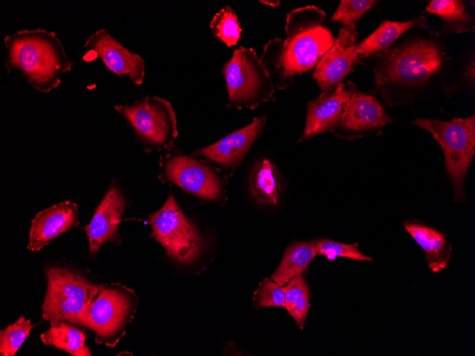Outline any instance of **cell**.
<instances>
[{"instance_id": "obj_1", "label": "cell", "mask_w": 475, "mask_h": 356, "mask_svg": "<svg viewBox=\"0 0 475 356\" xmlns=\"http://www.w3.org/2000/svg\"><path fill=\"white\" fill-rule=\"evenodd\" d=\"M4 44L7 51L6 72L18 70L40 92L48 93L57 88L61 76L71 70L73 63L53 31L41 28L18 31L6 36Z\"/></svg>"}, {"instance_id": "obj_2", "label": "cell", "mask_w": 475, "mask_h": 356, "mask_svg": "<svg viewBox=\"0 0 475 356\" xmlns=\"http://www.w3.org/2000/svg\"><path fill=\"white\" fill-rule=\"evenodd\" d=\"M378 53L373 68L378 89L423 87L440 70L444 59L437 43L425 38L396 45Z\"/></svg>"}, {"instance_id": "obj_3", "label": "cell", "mask_w": 475, "mask_h": 356, "mask_svg": "<svg viewBox=\"0 0 475 356\" xmlns=\"http://www.w3.org/2000/svg\"><path fill=\"white\" fill-rule=\"evenodd\" d=\"M334 41L330 30L321 25L284 40L269 41L260 60L276 87L285 90L296 75L316 66Z\"/></svg>"}, {"instance_id": "obj_4", "label": "cell", "mask_w": 475, "mask_h": 356, "mask_svg": "<svg viewBox=\"0 0 475 356\" xmlns=\"http://www.w3.org/2000/svg\"><path fill=\"white\" fill-rule=\"evenodd\" d=\"M412 124L429 132L441 146L444 166L454 201L466 200L464 184L475 154V115L453 118L451 121L419 118Z\"/></svg>"}, {"instance_id": "obj_5", "label": "cell", "mask_w": 475, "mask_h": 356, "mask_svg": "<svg viewBox=\"0 0 475 356\" xmlns=\"http://www.w3.org/2000/svg\"><path fill=\"white\" fill-rule=\"evenodd\" d=\"M46 276L47 288L41 305L42 318L50 324L63 321L86 328L98 285L67 268L50 266Z\"/></svg>"}, {"instance_id": "obj_6", "label": "cell", "mask_w": 475, "mask_h": 356, "mask_svg": "<svg viewBox=\"0 0 475 356\" xmlns=\"http://www.w3.org/2000/svg\"><path fill=\"white\" fill-rule=\"evenodd\" d=\"M228 107L254 109L261 102L274 100V85L264 64L253 48L240 46L223 64Z\"/></svg>"}, {"instance_id": "obj_7", "label": "cell", "mask_w": 475, "mask_h": 356, "mask_svg": "<svg viewBox=\"0 0 475 356\" xmlns=\"http://www.w3.org/2000/svg\"><path fill=\"white\" fill-rule=\"evenodd\" d=\"M98 287L86 328L95 333L96 343L114 347L133 320L139 298L133 289L121 283L102 284Z\"/></svg>"}, {"instance_id": "obj_8", "label": "cell", "mask_w": 475, "mask_h": 356, "mask_svg": "<svg viewBox=\"0 0 475 356\" xmlns=\"http://www.w3.org/2000/svg\"><path fill=\"white\" fill-rule=\"evenodd\" d=\"M114 108L131 126L146 152L173 147L178 136L177 122L169 101L146 96L132 104H117Z\"/></svg>"}, {"instance_id": "obj_9", "label": "cell", "mask_w": 475, "mask_h": 356, "mask_svg": "<svg viewBox=\"0 0 475 356\" xmlns=\"http://www.w3.org/2000/svg\"><path fill=\"white\" fill-rule=\"evenodd\" d=\"M152 237L167 255L182 263H190L199 254L201 237L185 217L172 195L164 205L149 217Z\"/></svg>"}, {"instance_id": "obj_10", "label": "cell", "mask_w": 475, "mask_h": 356, "mask_svg": "<svg viewBox=\"0 0 475 356\" xmlns=\"http://www.w3.org/2000/svg\"><path fill=\"white\" fill-rule=\"evenodd\" d=\"M392 122L375 97L356 88L344 103L338 124L331 133L348 140L378 136L383 127Z\"/></svg>"}, {"instance_id": "obj_11", "label": "cell", "mask_w": 475, "mask_h": 356, "mask_svg": "<svg viewBox=\"0 0 475 356\" xmlns=\"http://www.w3.org/2000/svg\"><path fill=\"white\" fill-rule=\"evenodd\" d=\"M164 176L183 190L205 200H217L222 194L221 183L214 170L193 156L181 153L161 157Z\"/></svg>"}, {"instance_id": "obj_12", "label": "cell", "mask_w": 475, "mask_h": 356, "mask_svg": "<svg viewBox=\"0 0 475 356\" xmlns=\"http://www.w3.org/2000/svg\"><path fill=\"white\" fill-rule=\"evenodd\" d=\"M356 24L343 26L330 49L315 66L312 77L321 91L341 82L359 62Z\"/></svg>"}, {"instance_id": "obj_13", "label": "cell", "mask_w": 475, "mask_h": 356, "mask_svg": "<svg viewBox=\"0 0 475 356\" xmlns=\"http://www.w3.org/2000/svg\"><path fill=\"white\" fill-rule=\"evenodd\" d=\"M356 88V84L351 81L341 82L321 91L316 99L309 101L306 104L305 127L297 144L326 131L331 133L338 124L344 103Z\"/></svg>"}, {"instance_id": "obj_14", "label": "cell", "mask_w": 475, "mask_h": 356, "mask_svg": "<svg viewBox=\"0 0 475 356\" xmlns=\"http://www.w3.org/2000/svg\"><path fill=\"white\" fill-rule=\"evenodd\" d=\"M84 47L95 53L110 71L119 77L127 76L136 85L142 84L145 75L144 60L124 48L108 29L98 30L90 36Z\"/></svg>"}, {"instance_id": "obj_15", "label": "cell", "mask_w": 475, "mask_h": 356, "mask_svg": "<svg viewBox=\"0 0 475 356\" xmlns=\"http://www.w3.org/2000/svg\"><path fill=\"white\" fill-rule=\"evenodd\" d=\"M125 204L122 191L112 185L96 208L92 220L85 227L89 242V254L96 257L100 248L106 242L121 243L118 227Z\"/></svg>"}, {"instance_id": "obj_16", "label": "cell", "mask_w": 475, "mask_h": 356, "mask_svg": "<svg viewBox=\"0 0 475 356\" xmlns=\"http://www.w3.org/2000/svg\"><path fill=\"white\" fill-rule=\"evenodd\" d=\"M266 124V117H255L246 126L236 130L217 142L195 151L225 169L238 166Z\"/></svg>"}, {"instance_id": "obj_17", "label": "cell", "mask_w": 475, "mask_h": 356, "mask_svg": "<svg viewBox=\"0 0 475 356\" xmlns=\"http://www.w3.org/2000/svg\"><path fill=\"white\" fill-rule=\"evenodd\" d=\"M78 207L76 203L65 201L38 212L31 222L27 249L39 251L51 239L78 227Z\"/></svg>"}, {"instance_id": "obj_18", "label": "cell", "mask_w": 475, "mask_h": 356, "mask_svg": "<svg viewBox=\"0 0 475 356\" xmlns=\"http://www.w3.org/2000/svg\"><path fill=\"white\" fill-rule=\"evenodd\" d=\"M403 226L423 249L429 269L438 272L447 266L452 247L442 232L425 224L411 221L404 222Z\"/></svg>"}, {"instance_id": "obj_19", "label": "cell", "mask_w": 475, "mask_h": 356, "mask_svg": "<svg viewBox=\"0 0 475 356\" xmlns=\"http://www.w3.org/2000/svg\"><path fill=\"white\" fill-rule=\"evenodd\" d=\"M250 192L256 202L277 205L282 190L280 175L277 166L269 159L258 161L249 177Z\"/></svg>"}, {"instance_id": "obj_20", "label": "cell", "mask_w": 475, "mask_h": 356, "mask_svg": "<svg viewBox=\"0 0 475 356\" xmlns=\"http://www.w3.org/2000/svg\"><path fill=\"white\" fill-rule=\"evenodd\" d=\"M78 325L67 322L50 324V328L41 335V340L46 345L75 356H91L90 348L85 345L87 335Z\"/></svg>"}, {"instance_id": "obj_21", "label": "cell", "mask_w": 475, "mask_h": 356, "mask_svg": "<svg viewBox=\"0 0 475 356\" xmlns=\"http://www.w3.org/2000/svg\"><path fill=\"white\" fill-rule=\"evenodd\" d=\"M316 255L314 242L292 244L285 251L280 264L272 275V280L282 286L301 275Z\"/></svg>"}, {"instance_id": "obj_22", "label": "cell", "mask_w": 475, "mask_h": 356, "mask_svg": "<svg viewBox=\"0 0 475 356\" xmlns=\"http://www.w3.org/2000/svg\"><path fill=\"white\" fill-rule=\"evenodd\" d=\"M421 21V18L405 22L385 21L374 32L358 44L357 53L359 58H365L388 49L400 36Z\"/></svg>"}, {"instance_id": "obj_23", "label": "cell", "mask_w": 475, "mask_h": 356, "mask_svg": "<svg viewBox=\"0 0 475 356\" xmlns=\"http://www.w3.org/2000/svg\"><path fill=\"white\" fill-rule=\"evenodd\" d=\"M426 11L442 18L444 28L447 32L461 33L474 31L472 18L466 10V6L462 1H429Z\"/></svg>"}, {"instance_id": "obj_24", "label": "cell", "mask_w": 475, "mask_h": 356, "mask_svg": "<svg viewBox=\"0 0 475 356\" xmlns=\"http://www.w3.org/2000/svg\"><path fill=\"white\" fill-rule=\"evenodd\" d=\"M210 28L213 37L228 47L237 44L242 31L235 11L229 6L221 9L215 14Z\"/></svg>"}, {"instance_id": "obj_25", "label": "cell", "mask_w": 475, "mask_h": 356, "mask_svg": "<svg viewBox=\"0 0 475 356\" xmlns=\"http://www.w3.org/2000/svg\"><path fill=\"white\" fill-rule=\"evenodd\" d=\"M326 18L325 13L315 6L296 9L287 17L285 32L287 37L321 26Z\"/></svg>"}, {"instance_id": "obj_26", "label": "cell", "mask_w": 475, "mask_h": 356, "mask_svg": "<svg viewBox=\"0 0 475 356\" xmlns=\"http://www.w3.org/2000/svg\"><path fill=\"white\" fill-rule=\"evenodd\" d=\"M31 320L21 315L13 324L0 331V354L14 356L20 349L31 329Z\"/></svg>"}, {"instance_id": "obj_27", "label": "cell", "mask_w": 475, "mask_h": 356, "mask_svg": "<svg viewBox=\"0 0 475 356\" xmlns=\"http://www.w3.org/2000/svg\"><path fill=\"white\" fill-rule=\"evenodd\" d=\"M317 255H324L329 260L337 257L356 261H374V259L361 252L358 243L347 244L329 239H321L314 242Z\"/></svg>"}, {"instance_id": "obj_28", "label": "cell", "mask_w": 475, "mask_h": 356, "mask_svg": "<svg viewBox=\"0 0 475 356\" xmlns=\"http://www.w3.org/2000/svg\"><path fill=\"white\" fill-rule=\"evenodd\" d=\"M376 1L373 0H341L331 21H338L344 26L356 24Z\"/></svg>"}, {"instance_id": "obj_29", "label": "cell", "mask_w": 475, "mask_h": 356, "mask_svg": "<svg viewBox=\"0 0 475 356\" xmlns=\"http://www.w3.org/2000/svg\"><path fill=\"white\" fill-rule=\"evenodd\" d=\"M255 304L259 308H285V295L282 286L273 281L265 280L256 294Z\"/></svg>"}, {"instance_id": "obj_30", "label": "cell", "mask_w": 475, "mask_h": 356, "mask_svg": "<svg viewBox=\"0 0 475 356\" xmlns=\"http://www.w3.org/2000/svg\"><path fill=\"white\" fill-rule=\"evenodd\" d=\"M283 289L285 295V309L310 291L305 279L301 275L292 278Z\"/></svg>"}, {"instance_id": "obj_31", "label": "cell", "mask_w": 475, "mask_h": 356, "mask_svg": "<svg viewBox=\"0 0 475 356\" xmlns=\"http://www.w3.org/2000/svg\"><path fill=\"white\" fill-rule=\"evenodd\" d=\"M310 306L309 293L294 302L286 310L289 313L299 328L302 329Z\"/></svg>"}, {"instance_id": "obj_32", "label": "cell", "mask_w": 475, "mask_h": 356, "mask_svg": "<svg viewBox=\"0 0 475 356\" xmlns=\"http://www.w3.org/2000/svg\"><path fill=\"white\" fill-rule=\"evenodd\" d=\"M261 4L268 5L272 7H277L280 4L279 1H260Z\"/></svg>"}]
</instances>
